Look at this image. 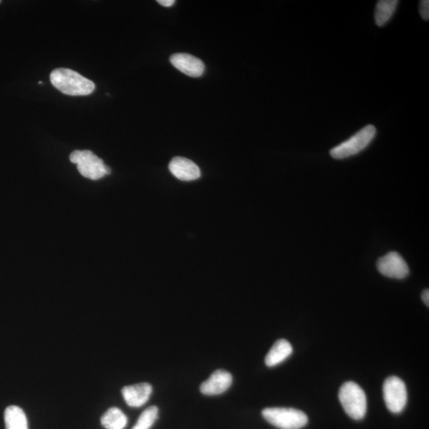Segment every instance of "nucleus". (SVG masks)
Returning <instances> with one entry per match:
<instances>
[{"label": "nucleus", "mask_w": 429, "mask_h": 429, "mask_svg": "<svg viewBox=\"0 0 429 429\" xmlns=\"http://www.w3.org/2000/svg\"><path fill=\"white\" fill-rule=\"evenodd\" d=\"M4 421L6 429H28L27 416L19 406L8 407L4 413Z\"/></svg>", "instance_id": "obj_14"}, {"label": "nucleus", "mask_w": 429, "mask_h": 429, "mask_svg": "<svg viewBox=\"0 0 429 429\" xmlns=\"http://www.w3.org/2000/svg\"><path fill=\"white\" fill-rule=\"evenodd\" d=\"M377 268L381 275L393 279H404L410 274L407 262L396 251L381 257L377 262Z\"/></svg>", "instance_id": "obj_7"}, {"label": "nucleus", "mask_w": 429, "mask_h": 429, "mask_svg": "<svg viewBox=\"0 0 429 429\" xmlns=\"http://www.w3.org/2000/svg\"><path fill=\"white\" fill-rule=\"evenodd\" d=\"M420 14L421 16L426 21H428L429 19V1L428 0H421L420 2Z\"/></svg>", "instance_id": "obj_17"}, {"label": "nucleus", "mask_w": 429, "mask_h": 429, "mask_svg": "<svg viewBox=\"0 0 429 429\" xmlns=\"http://www.w3.org/2000/svg\"><path fill=\"white\" fill-rule=\"evenodd\" d=\"M292 353V347L289 341L279 340L275 345L265 358L266 365L269 367H275L284 362Z\"/></svg>", "instance_id": "obj_12"}, {"label": "nucleus", "mask_w": 429, "mask_h": 429, "mask_svg": "<svg viewBox=\"0 0 429 429\" xmlns=\"http://www.w3.org/2000/svg\"><path fill=\"white\" fill-rule=\"evenodd\" d=\"M152 391L153 388L149 383L143 382L124 387L122 395L129 406L141 407L148 402Z\"/></svg>", "instance_id": "obj_11"}, {"label": "nucleus", "mask_w": 429, "mask_h": 429, "mask_svg": "<svg viewBox=\"0 0 429 429\" xmlns=\"http://www.w3.org/2000/svg\"><path fill=\"white\" fill-rule=\"evenodd\" d=\"M171 174L175 178L183 181H191L200 178V170L198 165L188 159L175 157L169 165Z\"/></svg>", "instance_id": "obj_10"}, {"label": "nucleus", "mask_w": 429, "mask_h": 429, "mask_svg": "<svg viewBox=\"0 0 429 429\" xmlns=\"http://www.w3.org/2000/svg\"><path fill=\"white\" fill-rule=\"evenodd\" d=\"M0 3H1V1H0Z\"/></svg>", "instance_id": "obj_21"}, {"label": "nucleus", "mask_w": 429, "mask_h": 429, "mask_svg": "<svg viewBox=\"0 0 429 429\" xmlns=\"http://www.w3.org/2000/svg\"><path fill=\"white\" fill-rule=\"evenodd\" d=\"M339 398L347 415L360 421L364 418L367 410V401L364 391L354 382H347L339 392Z\"/></svg>", "instance_id": "obj_2"}, {"label": "nucleus", "mask_w": 429, "mask_h": 429, "mask_svg": "<svg viewBox=\"0 0 429 429\" xmlns=\"http://www.w3.org/2000/svg\"><path fill=\"white\" fill-rule=\"evenodd\" d=\"M398 3L399 1L397 0H380L377 3L375 21L378 27H384L390 21L396 12Z\"/></svg>", "instance_id": "obj_13"}, {"label": "nucleus", "mask_w": 429, "mask_h": 429, "mask_svg": "<svg viewBox=\"0 0 429 429\" xmlns=\"http://www.w3.org/2000/svg\"><path fill=\"white\" fill-rule=\"evenodd\" d=\"M69 160L78 165L79 173L86 178L97 181L111 174L108 166L90 150H74Z\"/></svg>", "instance_id": "obj_5"}, {"label": "nucleus", "mask_w": 429, "mask_h": 429, "mask_svg": "<svg viewBox=\"0 0 429 429\" xmlns=\"http://www.w3.org/2000/svg\"><path fill=\"white\" fill-rule=\"evenodd\" d=\"M170 62L179 71L191 78H200L205 72V64L198 58L188 54H175Z\"/></svg>", "instance_id": "obj_9"}, {"label": "nucleus", "mask_w": 429, "mask_h": 429, "mask_svg": "<svg viewBox=\"0 0 429 429\" xmlns=\"http://www.w3.org/2000/svg\"><path fill=\"white\" fill-rule=\"evenodd\" d=\"M101 424L106 429H124L128 424V417L118 408H111L101 417Z\"/></svg>", "instance_id": "obj_15"}, {"label": "nucleus", "mask_w": 429, "mask_h": 429, "mask_svg": "<svg viewBox=\"0 0 429 429\" xmlns=\"http://www.w3.org/2000/svg\"><path fill=\"white\" fill-rule=\"evenodd\" d=\"M50 82L65 95H88L95 90V84L72 69L60 68L50 73Z\"/></svg>", "instance_id": "obj_1"}, {"label": "nucleus", "mask_w": 429, "mask_h": 429, "mask_svg": "<svg viewBox=\"0 0 429 429\" xmlns=\"http://www.w3.org/2000/svg\"><path fill=\"white\" fill-rule=\"evenodd\" d=\"M231 373L224 370H217L211 373L209 380L202 383L200 391L203 395H219L229 390L232 384Z\"/></svg>", "instance_id": "obj_8"}, {"label": "nucleus", "mask_w": 429, "mask_h": 429, "mask_svg": "<svg viewBox=\"0 0 429 429\" xmlns=\"http://www.w3.org/2000/svg\"><path fill=\"white\" fill-rule=\"evenodd\" d=\"M376 134L375 126L367 125L351 138L332 148L330 155L335 159H345L360 154L371 144Z\"/></svg>", "instance_id": "obj_3"}, {"label": "nucleus", "mask_w": 429, "mask_h": 429, "mask_svg": "<svg viewBox=\"0 0 429 429\" xmlns=\"http://www.w3.org/2000/svg\"><path fill=\"white\" fill-rule=\"evenodd\" d=\"M422 301L428 307L429 306V291L428 290H424L422 292Z\"/></svg>", "instance_id": "obj_19"}, {"label": "nucleus", "mask_w": 429, "mask_h": 429, "mask_svg": "<svg viewBox=\"0 0 429 429\" xmlns=\"http://www.w3.org/2000/svg\"><path fill=\"white\" fill-rule=\"evenodd\" d=\"M262 415L266 421L280 429H301L309 421L304 412L292 408H266Z\"/></svg>", "instance_id": "obj_4"}, {"label": "nucleus", "mask_w": 429, "mask_h": 429, "mask_svg": "<svg viewBox=\"0 0 429 429\" xmlns=\"http://www.w3.org/2000/svg\"><path fill=\"white\" fill-rule=\"evenodd\" d=\"M383 397L389 410L393 413H402L408 399L405 382L395 376L386 378L383 384Z\"/></svg>", "instance_id": "obj_6"}, {"label": "nucleus", "mask_w": 429, "mask_h": 429, "mask_svg": "<svg viewBox=\"0 0 429 429\" xmlns=\"http://www.w3.org/2000/svg\"><path fill=\"white\" fill-rule=\"evenodd\" d=\"M158 3L161 5V6L165 8H170L173 6L175 3L174 0H159Z\"/></svg>", "instance_id": "obj_18"}, {"label": "nucleus", "mask_w": 429, "mask_h": 429, "mask_svg": "<svg viewBox=\"0 0 429 429\" xmlns=\"http://www.w3.org/2000/svg\"><path fill=\"white\" fill-rule=\"evenodd\" d=\"M38 84H43V83L42 82H39Z\"/></svg>", "instance_id": "obj_20"}, {"label": "nucleus", "mask_w": 429, "mask_h": 429, "mask_svg": "<svg viewBox=\"0 0 429 429\" xmlns=\"http://www.w3.org/2000/svg\"><path fill=\"white\" fill-rule=\"evenodd\" d=\"M159 417V408L154 406L146 408L140 415L132 429H150Z\"/></svg>", "instance_id": "obj_16"}]
</instances>
